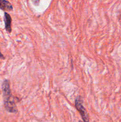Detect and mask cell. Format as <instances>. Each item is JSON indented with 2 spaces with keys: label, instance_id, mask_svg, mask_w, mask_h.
I'll return each instance as SVG.
<instances>
[{
  "label": "cell",
  "instance_id": "6da1fadb",
  "mask_svg": "<svg viewBox=\"0 0 121 122\" xmlns=\"http://www.w3.org/2000/svg\"><path fill=\"white\" fill-rule=\"evenodd\" d=\"M2 90L3 93L4 102L6 110L9 113H17V108L15 104L14 97L11 94L8 80H5L2 85Z\"/></svg>",
  "mask_w": 121,
  "mask_h": 122
},
{
  "label": "cell",
  "instance_id": "7a4b0ae2",
  "mask_svg": "<svg viewBox=\"0 0 121 122\" xmlns=\"http://www.w3.org/2000/svg\"><path fill=\"white\" fill-rule=\"evenodd\" d=\"M82 102H83V101H82L80 97H78L75 99V107L77 109V110L80 113L81 116L84 122H89L88 115L87 112L85 108L83 107Z\"/></svg>",
  "mask_w": 121,
  "mask_h": 122
},
{
  "label": "cell",
  "instance_id": "3957f363",
  "mask_svg": "<svg viewBox=\"0 0 121 122\" xmlns=\"http://www.w3.org/2000/svg\"><path fill=\"white\" fill-rule=\"evenodd\" d=\"M5 23V28L8 33L11 32V17L10 15L7 12L4 13V18Z\"/></svg>",
  "mask_w": 121,
  "mask_h": 122
},
{
  "label": "cell",
  "instance_id": "277c9868",
  "mask_svg": "<svg viewBox=\"0 0 121 122\" xmlns=\"http://www.w3.org/2000/svg\"><path fill=\"white\" fill-rule=\"evenodd\" d=\"M0 9L4 11H12L13 5L9 1L7 0H0Z\"/></svg>",
  "mask_w": 121,
  "mask_h": 122
},
{
  "label": "cell",
  "instance_id": "5b68a950",
  "mask_svg": "<svg viewBox=\"0 0 121 122\" xmlns=\"http://www.w3.org/2000/svg\"><path fill=\"white\" fill-rule=\"evenodd\" d=\"M32 2H33V4L35 5H39V2H40V0H32Z\"/></svg>",
  "mask_w": 121,
  "mask_h": 122
},
{
  "label": "cell",
  "instance_id": "8992f818",
  "mask_svg": "<svg viewBox=\"0 0 121 122\" xmlns=\"http://www.w3.org/2000/svg\"><path fill=\"white\" fill-rule=\"evenodd\" d=\"M0 58H2V59H4V56L2 54H1V51H0Z\"/></svg>",
  "mask_w": 121,
  "mask_h": 122
},
{
  "label": "cell",
  "instance_id": "52a82bcc",
  "mask_svg": "<svg viewBox=\"0 0 121 122\" xmlns=\"http://www.w3.org/2000/svg\"><path fill=\"white\" fill-rule=\"evenodd\" d=\"M78 122H81V121H79Z\"/></svg>",
  "mask_w": 121,
  "mask_h": 122
}]
</instances>
